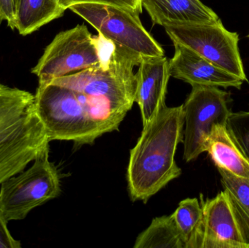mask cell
Returning <instances> with one entry per match:
<instances>
[{
  "mask_svg": "<svg viewBox=\"0 0 249 248\" xmlns=\"http://www.w3.org/2000/svg\"><path fill=\"white\" fill-rule=\"evenodd\" d=\"M134 248H185L172 215L154 218L138 236Z\"/></svg>",
  "mask_w": 249,
  "mask_h": 248,
  "instance_id": "16",
  "label": "cell"
},
{
  "mask_svg": "<svg viewBox=\"0 0 249 248\" xmlns=\"http://www.w3.org/2000/svg\"><path fill=\"white\" fill-rule=\"evenodd\" d=\"M183 105L165 106L145 126L130 152L127 189L133 202L147 201L181 174L176 151L184 138Z\"/></svg>",
  "mask_w": 249,
  "mask_h": 248,
  "instance_id": "1",
  "label": "cell"
},
{
  "mask_svg": "<svg viewBox=\"0 0 249 248\" xmlns=\"http://www.w3.org/2000/svg\"><path fill=\"white\" fill-rule=\"evenodd\" d=\"M173 42L190 48L227 72L249 83L240 54L239 34L222 20L214 23H180L164 26Z\"/></svg>",
  "mask_w": 249,
  "mask_h": 248,
  "instance_id": "8",
  "label": "cell"
},
{
  "mask_svg": "<svg viewBox=\"0 0 249 248\" xmlns=\"http://www.w3.org/2000/svg\"><path fill=\"white\" fill-rule=\"evenodd\" d=\"M35 108L50 141L92 144L105 133L83 100L80 92L53 83H39Z\"/></svg>",
  "mask_w": 249,
  "mask_h": 248,
  "instance_id": "4",
  "label": "cell"
},
{
  "mask_svg": "<svg viewBox=\"0 0 249 248\" xmlns=\"http://www.w3.org/2000/svg\"><path fill=\"white\" fill-rule=\"evenodd\" d=\"M183 104L184 112V160H196L205 152V143L216 124H227L232 113L231 95L218 87L192 86Z\"/></svg>",
  "mask_w": 249,
  "mask_h": 248,
  "instance_id": "9",
  "label": "cell"
},
{
  "mask_svg": "<svg viewBox=\"0 0 249 248\" xmlns=\"http://www.w3.org/2000/svg\"><path fill=\"white\" fill-rule=\"evenodd\" d=\"M69 9L89 22L104 38L142 58L165 55L160 45L143 27L139 13L99 3H80Z\"/></svg>",
  "mask_w": 249,
  "mask_h": 248,
  "instance_id": "6",
  "label": "cell"
},
{
  "mask_svg": "<svg viewBox=\"0 0 249 248\" xmlns=\"http://www.w3.org/2000/svg\"><path fill=\"white\" fill-rule=\"evenodd\" d=\"M65 11L58 0H18L16 29L26 36L61 17Z\"/></svg>",
  "mask_w": 249,
  "mask_h": 248,
  "instance_id": "15",
  "label": "cell"
},
{
  "mask_svg": "<svg viewBox=\"0 0 249 248\" xmlns=\"http://www.w3.org/2000/svg\"><path fill=\"white\" fill-rule=\"evenodd\" d=\"M34 162L27 170L1 184L0 213L7 222L24 219L34 208L61 194L59 174L50 162L49 151Z\"/></svg>",
  "mask_w": 249,
  "mask_h": 248,
  "instance_id": "5",
  "label": "cell"
},
{
  "mask_svg": "<svg viewBox=\"0 0 249 248\" xmlns=\"http://www.w3.org/2000/svg\"><path fill=\"white\" fill-rule=\"evenodd\" d=\"M227 127L249 160V110L232 112L227 122Z\"/></svg>",
  "mask_w": 249,
  "mask_h": 248,
  "instance_id": "19",
  "label": "cell"
},
{
  "mask_svg": "<svg viewBox=\"0 0 249 248\" xmlns=\"http://www.w3.org/2000/svg\"><path fill=\"white\" fill-rule=\"evenodd\" d=\"M136 77L135 103L140 109L143 127L166 106L167 87L171 77L169 61L165 55L143 58Z\"/></svg>",
  "mask_w": 249,
  "mask_h": 248,
  "instance_id": "11",
  "label": "cell"
},
{
  "mask_svg": "<svg viewBox=\"0 0 249 248\" xmlns=\"http://www.w3.org/2000/svg\"><path fill=\"white\" fill-rule=\"evenodd\" d=\"M35 95L0 84V184L49 151Z\"/></svg>",
  "mask_w": 249,
  "mask_h": 248,
  "instance_id": "2",
  "label": "cell"
},
{
  "mask_svg": "<svg viewBox=\"0 0 249 248\" xmlns=\"http://www.w3.org/2000/svg\"><path fill=\"white\" fill-rule=\"evenodd\" d=\"M96 66H109L101 54L99 37H93L85 25H77L55 36L32 73L45 83Z\"/></svg>",
  "mask_w": 249,
  "mask_h": 248,
  "instance_id": "7",
  "label": "cell"
},
{
  "mask_svg": "<svg viewBox=\"0 0 249 248\" xmlns=\"http://www.w3.org/2000/svg\"><path fill=\"white\" fill-rule=\"evenodd\" d=\"M216 167L249 181V160L237 144L227 124H216L205 143V152Z\"/></svg>",
  "mask_w": 249,
  "mask_h": 248,
  "instance_id": "14",
  "label": "cell"
},
{
  "mask_svg": "<svg viewBox=\"0 0 249 248\" xmlns=\"http://www.w3.org/2000/svg\"><path fill=\"white\" fill-rule=\"evenodd\" d=\"M247 37L248 38V39H249V30L248 34H247Z\"/></svg>",
  "mask_w": 249,
  "mask_h": 248,
  "instance_id": "23",
  "label": "cell"
},
{
  "mask_svg": "<svg viewBox=\"0 0 249 248\" xmlns=\"http://www.w3.org/2000/svg\"><path fill=\"white\" fill-rule=\"evenodd\" d=\"M172 216L185 248H189L203 218L200 201L197 198H187L181 201Z\"/></svg>",
  "mask_w": 249,
  "mask_h": 248,
  "instance_id": "18",
  "label": "cell"
},
{
  "mask_svg": "<svg viewBox=\"0 0 249 248\" xmlns=\"http://www.w3.org/2000/svg\"><path fill=\"white\" fill-rule=\"evenodd\" d=\"M142 58L114 44L107 68L90 67L48 83L81 92L124 117L135 103L136 77L133 68Z\"/></svg>",
  "mask_w": 249,
  "mask_h": 248,
  "instance_id": "3",
  "label": "cell"
},
{
  "mask_svg": "<svg viewBox=\"0 0 249 248\" xmlns=\"http://www.w3.org/2000/svg\"><path fill=\"white\" fill-rule=\"evenodd\" d=\"M17 1H18V0H16V3H17Z\"/></svg>",
  "mask_w": 249,
  "mask_h": 248,
  "instance_id": "24",
  "label": "cell"
},
{
  "mask_svg": "<svg viewBox=\"0 0 249 248\" xmlns=\"http://www.w3.org/2000/svg\"><path fill=\"white\" fill-rule=\"evenodd\" d=\"M63 8L67 10L71 6L80 3H99L117 6L123 8L128 9L135 13H142V5L141 0H58Z\"/></svg>",
  "mask_w": 249,
  "mask_h": 248,
  "instance_id": "20",
  "label": "cell"
},
{
  "mask_svg": "<svg viewBox=\"0 0 249 248\" xmlns=\"http://www.w3.org/2000/svg\"><path fill=\"white\" fill-rule=\"evenodd\" d=\"M174 57L169 61L171 77L193 85L241 89L244 82L219 68L190 48L176 42Z\"/></svg>",
  "mask_w": 249,
  "mask_h": 248,
  "instance_id": "12",
  "label": "cell"
},
{
  "mask_svg": "<svg viewBox=\"0 0 249 248\" xmlns=\"http://www.w3.org/2000/svg\"><path fill=\"white\" fill-rule=\"evenodd\" d=\"M200 199L203 218L189 248H249L228 192L222 191L212 199L200 195Z\"/></svg>",
  "mask_w": 249,
  "mask_h": 248,
  "instance_id": "10",
  "label": "cell"
},
{
  "mask_svg": "<svg viewBox=\"0 0 249 248\" xmlns=\"http://www.w3.org/2000/svg\"><path fill=\"white\" fill-rule=\"evenodd\" d=\"M7 221L0 213V248H20L18 240L13 238L7 229Z\"/></svg>",
  "mask_w": 249,
  "mask_h": 248,
  "instance_id": "22",
  "label": "cell"
},
{
  "mask_svg": "<svg viewBox=\"0 0 249 248\" xmlns=\"http://www.w3.org/2000/svg\"><path fill=\"white\" fill-rule=\"evenodd\" d=\"M152 23L160 26L180 23H207L220 17L200 0H141Z\"/></svg>",
  "mask_w": 249,
  "mask_h": 248,
  "instance_id": "13",
  "label": "cell"
},
{
  "mask_svg": "<svg viewBox=\"0 0 249 248\" xmlns=\"http://www.w3.org/2000/svg\"><path fill=\"white\" fill-rule=\"evenodd\" d=\"M217 169L224 190L229 195L241 232L249 247V181L224 169Z\"/></svg>",
  "mask_w": 249,
  "mask_h": 248,
  "instance_id": "17",
  "label": "cell"
},
{
  "mask_svg": "<svg viewBox=\"0 0 249 248\" xmlns=\"http://www.w3.org/2000/svg\"><path fill=\"white\" fill-rule=\"evenodd\" d=\"M16 0H0V20L6 21L7 26L16 29Z\"/></svg>",
  "mask_w": 249,
  "mask_h": 248,
  "instance_id": "21",
  "label": "cell"
}]
</instances>
